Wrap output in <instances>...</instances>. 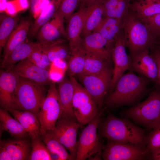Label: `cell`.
Segmentation results:
<instances>
[{"instance_id":"33","label":"cell","mask_w":160,"mask_h":160,"mask_svg":"<svg viewBox=\"0 0 160 160\" xmlns=\"http://www.w3.org/2000/svg\"><path fill=\"white\" fill-rule=\"evenodd\" d=\"M44 143L51 154L56 156L58 160H73L65 147L49 132L41 135Z\"/></svg>"},{"instance_id":"17","label":"cell","mask_w":160,"mask_h":160,"mask_svg":"<svg viewBox=\"0 0 160 160\" xmlns=\"http://www.w3.org/2000/svg\"><path fill=\"white\" fill-rule=\"evenodd\" d=\"M12 67L19 76L28 78L43 85L49 84L51 81L49 71L36 65L28 57L20 60Z\"/></svg>"},{"instance_id":"26","label":"cell","mask_w":160,"mask_h":160,"mask_svg":"<svg viewBox=\"0 0 160 160\" xmlns=\"http://www.w3.org/2000/svg\"><path fill=\"white\" fill-rule=\"evenodd\" d=\"M130 0H109L103 4V16L123 20L130 11Z\"/></svg>"},{"instance_id":"31","label":"cell","mask_w":160,"mask_h":160,"mask_svg":"<svg viewBox=\"0 0 160 160\" xmlns=\"http://www.w3.org/2000/svg\"><path fill=\"white\" fill-rule=\"evenodd\" d=\"M86 51L83 47L70 52L68 64V73L70 77L81 74L84 65Z\"/></svg>"},{"instance_id":"3","label":"cell","mask_w":160,"mask_h":160,"mask_svg":"<svg viewBox=\"0 0 160 160\" xmlns=\"http://www.w3.org/2000/svg\"><path fill=\"white\" fill-rule=\"evenodd\" d=\"M123 21L125 44L130 57L155 47L156 43L147 26L130 10Z\"/></svg>"},{"instance_id":"32","label":"cell","mask_w":160,"mask_h":160,"mask_svg":"<svg viewBox=\"0 0 160 160\" xmlns=\"http://www.w3.org/2000/svg\"><path fill=\"white\" fill-rule=\"evenodd\" d=\"M110 61L86 52L84 70L79 75L98 73L110 65Z\"/></svg>"},{"instance_id":"39","label":"cell","mask_w":160,"mask_h":160,"mask_svg":"<svg viewBox=\"0 0 160 160\" xmlns=\"http://www.w3.org/2000/svg\"><path fill=\"white\" fill-rule=\"evenodd\" d=\"M79 0H60L57 12L68 21L73 14Z\"/></svg>"},{"instance_id":"49","label":"cell","mask_w":160,"mask_h":160,"mask_svg":"<svg viewBox=\"0 0 160 160\" xmlns=\"http://www.w3.org/2000/svg\"><path fill=\"white\" fill-rule=\"evenodd\" d=\"M157 44H158L159 45L158 48L160 49V40L158 42Z\"/></svg>"},{"instance_id":"23","label":"cell","mask_w":160,"mask_h":160,"mask_svg":"<svg viewBox=\"0 0 160 160\" xmlns=\"http://www.w3.org/2000/svg\"><path fill=\"white\" fill-rule=\"evenodd\" d=\"M103 4L95 0L86 6L82 33L84 36L93 31L103 18Z\"/></svg>"},{"instance_id":"28","label":"cell","mask_w":160,"mask_h":160,"mask_svg":"<svg viewBox=\"0 0 160 160\" xmlns=\"http://www.w3.org/2000/svg\"><path fill=\"white\" fill-rule=\"evenodd\" d=\"M5 108L0 109V120L3 129L9 133L11 135L15 137L23 138L28 135L20 123L9 114Z\"/></svg>"},{"instance_id":"25","label":"cell","mask_w":160,"mask_h":160,"mask_svg":"<svg viewBox=\"0 0 160 160\" xmlns=\"http://www.w3.org/2000/svg\"><path fill=\"white\" fill-rule=\"evenodd\" d=\"M60 0H51L31 25L27 37L30 39L35 36L41 28L53 17L58 9Z\"/></svg>"},{"instance_id":"45","label":"cell","mask_w":160,"mask_h":160,"mask_svg":"<svg viewBox=\"0 0 160 160\" xmlns=\"http://www.w3.org/2000/svg\"><path fill=\"white\" fill-rule=\"evenodd\" d=\"M95 0H79L81 2V5L87 6L88 4L93 2Z\"/></svg>"},{"instance_id":"20","label":"cell","mask_w":160,"mask_h":160,"mask_svg":"<svg viewBox=\"0 0 160 160\" xmlns=\"http://www.w3.org/2000/svg\"><path fill=\"white\" fill-rule=\"evenodd\" d=\"M106 39L100 33L93 32L84 36L82 46L86 53L110 60L111 53L106 48Z\"/></svg>"},{"instance_id":"27","label":"cell","mask_w":160,"mask_h":160,"mask_svg":"<svg viewBox=\"0 0 160 160\" xmlns=\"http://www.w3.org/2000/svg\"><path fill=\"white\" fill-rule=\"evenodd\" d=\"M0 146L8 152L12 160H25L29 156V145L25 140H1Z\"/></svg>"},{"instance_id":"16","label":"cell","mask_w":160,"mask_h":160,"mask_svg":"<svg viewBox=\"0 0 160 160\" xmlns=\"http://www.w3.org/2000/svg\"><path fill=\"white\" fill-rule=\"evenodd\" d=\"M63 41L62 40H57L51 43H43L39 41L31 42L25 40L11 52L1 67L6 70L9 69L16 63L28 57L34 51Z\"/></svg>"},{"instance_id":"29","label":"cell","mask_w":160,"mask_h":160,"mask_svg":"<svg viewBox=\"0 0 160 160\" xmlns=\"http://www.w3.org/2000/svg\"><path fill=\"white\" fill-rule=\"evenodd\" d=\"M19 14L12 16L7 14L0 15V49L4 48L7 40L20 19Z\"/></svg>"},{"instance_id":"41","label":"cell","mask_w":160,"mask_h":160,"mask_svg":"<svg viewBox=\"0 0 160 160\" xmlns=\"http://www.w3.org/2000/svg\"><path fill=\"white\" fill-rule=\"evenodd\" d=\"M30 13L36 19L41 13L44 7L49 2L48 0H28Z\"/></svg>"},{"instance_id":"35","label":"cell","mask_w":160,"mask_h":160,"mask_svg":"<svg viewBox=\"0 0 160 160\" xmlns=\"http://www.w3.org/2000/svg\"><path fill=\"white\" fill-rule=\"evenodd\" d=\"M32 150L28 159L31 160H52L51 153L40 137L32 140Z\"/></svg>"},{"instance_id":"34","label":"cell","mask_w":160,"mask_h":160,"mask_svg":"<svg viewBox=\"0 0 160 160\" xmlns=\"http://www.w3.org/2000/svg\"><path fill=\"white\" fill-rule=\"evenodd\" d=\"M145 136V148L151 158L160 153V121Z\"/></svg>"},{"instance_id":"12","label":"cell","mask_w":160,"mask_h":160,"mask_svg":"<svg viewBox=\"0 0 160 160\" xmlns=\"http://www.w3.org/2000/svg\"><path fill=\"white\" fill-rule=\"evenodd\" d=\"M124 33L123 29L117 36L112 49L111 57L114 63L112 79L109 92H111L119 79L129 69L130 57L126 50Z\"/></svg>"},{"instance_id":"5","label":"cell","mask_w":160,"mask_h":160,"mask_svg":"<svg viewBox=\"0 0 160 160\" xmlns=\"http://www.w3.org/2000/svg\"><path fill=\"white\" fill-rule=\"evenodd\" d=\"M124 114L138 124L153 128L160 121V88L155 87L145 100L126 110Z\"/></svg>"},{"instance_id":"15","label":"cell","mask_w":160,"mask_h":160,"mask_svg":"<svg viewBox=\"0 0 160 160\" xmlns=\"http://www.w3.org/2000/svg\"><path fill=\"white\" fill-rule=\"evenodd\" d=\"M86 6L81 5L78 11L73 13L68 20L65 31L70 52L82 47L80 36L83 29Z\"/></svg>"},{"instance_id":"19","label":"cell","mask_w":160,"mask_h":160,"mask_svg":"<svg viewBox=\"0 0 160 160\" xmlns=\"http://www.w3.org/2000/svg\"><path fill=\"white\" fill-rule=\"evenodd\" d=\"M50 21H48L39 30L36 36L38 41L43 43H51L57 40L62 35L66 37L64 29V18L57 12Z\"/></svg>"},{"instance_id":"43","label":"cell","mask_w":160,"mask_h":160,"mask_svg":"<svg viewBox=\"0 0 160 160\" xmlns=\"http://www.w3.org/2000/svg\"><path fill=\"white\" fill-rule=\"evenodd\" d=\"M0 160H12L8 152L3 147L0 146Z\"/></svg>"},{"instance_id":"9","label":"cell","mask_w":160,"mask_h":160,"mask_svg":"<svg viewBox=\"0 0 160 160\" xmlns=\"http://www.w3.org/2000/svg\"><path fill=\"white\" fill-rule=\"evenodd\" d=\"M62 113L58 90L54 83L50 84L38 115L40 135L52 130Z\"/></svg>"},{"instance_id":"47","label":"cell","mask_w":160,"mask_h":160,"mask_svg":"<svg viewBox=\"0 0 160 160\" xmlns=\"http://www.w3.org/2000/svg\"><path fill=\"white\" fill-rule=\"evenodd\" d=\"M151 158L154 160H160V153L152 156Z\"/></svg>"},{"instance_id":"24","label":"cell","mask_w":160,"mask_h":160,"mask_svg":"<svg viewBox=\"0 0 160 160\" xmlns=\"http://www.w3.org/2000/svg\"><path fill=\"white\" fill-rule=\"evenodd\" d=\"M58 92L62 110L61 115L75 117L72 106L74 89L70 79H65L61 81Z\"/></svg>"},{"instance_id":"37","label":"cell","mask_w":160,"mask_h":160,"mask_svg":"<svg viewBox=\"0 0 160 160\" xmlns=\"http://www.w3.org/2000/svg\"><path fill=\"white\" fill-rule=\"evenodd\" d=\"M46 48L34 51L28 57L32 62L36 65L49 71L52 63L50 62L47 54Z\"/></svg>"},{"instance_id":"42","label":"cell","mask_w":160,"mask_h":160,"mask_svg":"<svg viewBox=\"0 0 160 160\" xmlns=\"http://www.w3.org/2000/svg\"><path fill=\"white\" fill-rule=\"evenodd\" d=\"M150 53L155 60L157 63L158 69L157 78L155 83V87L160 88V49L158 47H155L152 49Z\"/></svg>"},{"instance_id":"21","label":"cell","mask_w":160,"mask_h":160,"mask_svg":"<svg viewBox=\"0 0 160 160\" xmlns=\"http://www.w3.org/2000/svg\"><path fill=\"white\" fill-rule=\"evenodd\" d=\"M123 27V20L104 17L93 32L99 33L106 39V48L111 53L116 38Z\"/></svg>"},{"instance_id":"30","label":"cell","mask_w":160,"mask_h":160,"mask_svg":"<svg viewBox=\"0 0 160 160\" xmlns=\"http://www.w3.org/2000/svg\"><path fill=\"white\" fill-rule=\"evenodd\" d=\"M130 10L140 19L160 13V3L135 1L131 4Z\"/></svg>"},{"instance_id":"8","label":"cell","mask_w":160,"mask_h":160,"mask_svg":"<svg viewBox=\"0 0 160 160\" xmlns=\"http://www.w3.org/2000/svg\"><path fill=\"white\" fill-rule=\"evenodd\" d=\"M82 125L75 117L60 115L53 129L49 132L69 151L73 160L76 157V138Z\"/></svg>"},{"instance_id":"44","label":"cell","mask_w":160,"mask_h":160,"mask_svg":"<svg viewBox=\"0 0 160 160\" xmlns=\"http://www.w3.org/2000/svg\"><path fill=\"white\" fill-rule=\"evenodd\" d=\"M7 1L6 0H0V11L4 12L5 8Z\"/></svg>"},{"instance_id":"40","label":"cell","mask_w":160,"mask_h":160,"mask_svg":"<svg viewBox=\"0 0 160 160\" xmlns=\"http://www.w3.org/2000/svg\"><path fill=\"white\" fill-rule=\"evenodd\" d=\"M28 0H11L7 2L4 12L8 15L14 16L29 8Z\"/></svg>"},{"instance_id":"36","label":"cell","mask_w":160,"mask_h":160,"mask_svg":"<svg viewBox=\"0 0 160 160\" xmlns=\"http://www.w3.org/2000/svg\"><path fill=\"white\" fill-rule=\"evenodd\" d=\"M63 42L55 44L46 48L48 56L52 63L57 60H63L68 56V50L62 44Z\"/></svg>"},{"instance_id":"22","label":"cell","mask_w":160,"mask_h":160,"mask_svg":"<svg viewBox=\"0 0 160 160\" xmlns=\"http://www.w3.org/2000/svg\"><path fill=\"white\" fill-rule=\"evenodd\" d=\"M21 124L32 140L40 137L41 126L38 117L28 111L12 109L9 111Z\"/></svg>"},{"instance_id":"6","label":"cell","mask_w":160,"mask_h":160,"mask_svg":"<svg viewBox=\"0 0 160 160\" xmlns=\"http://www.w3.org/2000/svg\"><path fill=\"white\" fill-rule=\"evenodd\" d=\"M70 79L74 89L72 106L75 117L82 125L87 124L99 112L97 104L73 76L70 77Z\"/></svg>"},{"instance_id":"7","label":"cell","mask_w":160,"mask_h":160,"mask_svg":"<svg viewBox=\"0 0 160 160\" xmlns=\"http://www.w3.org/2000/svg\"><path fill=\"white\" fill-rule=\"evenodd\" d=\"M105 108L87 124L81 133L77 142V153L76 160H85L92 155L100 152L103 147L99 141L97 129L100 116Z\"/></svg>"},{"instance_id":"13","label":"cell","mask_w":160,"mask_h":160,"mask_svg":"<svg viewBox=\"0 0 160 160\" xmlns=\"http://www.w3.org/2000/svg\"><path fill=\"white\" fill-rule=\"evenodd\" d=\"M19 76L12 67L0 71V104L2 108L15 109L14 95Z\"/></svg>"},{"instance_id":"48","label":"cell","mask_w":160,"mask_h":160,"mask_svg":"<svg viewBox=\"0 0 160 160\" xmlns=\"http://www.w3.org/2000/svg\"><path fill=\"white\" fill-rule=\"evenodd\" d=\"M99 0V1H100L102 2V3H103L104 2H105L108 1L109 0Z\"/></svg>"},{"instance_id":"11","label":"cell","mask_w":160,"mask_h":160,"mask_svg":"<svg viewBox=\"0 0 160 160\" xmlns=\"http://www.w3.org/2000/svg\"><path fill=\"white\" fill-rule=\"evenodd\" d=\"M102 156L105 160H138L149 154L145 148L127 143L108 139Z\"/></svg>"},{"instance_id":"38","label":"cell","mask_w":160,"mask_h":160,"mask_svg":"<svg viewBox=\"0 0 160 160\" xmlns=\"http://www.w3.org/2000/svg\"><path fill=\"white\" fill-rule=\"evenodd\" d=\"M140 20L147 26L157 44L160 40V13Z\"/></svg>"},{"instance_id":"18","label":"cell","mask_w":160,"mask_h":160,"mask_svg":"<svg viewBox=\"0 0 160 160\" xmlns=\"http://www.w3.org/2000/svg\"><path fill=\"white\" fill-rule=\"evenodd\" d=\"M32 23L31 17H26L21 18L4 47L1 66L4 64L11 52L26 40Z\"/></svg>"},{"instance_id":"4","label":"cell","mask_w":160,"mask_h":160,"mask_svg":"<svg viewBox=\"0 0 160 160\" xmlns=\"http://www.w3.org/2000/svg\"><path fill=\"white\" fill-rule=\"evenodd\" d=\"M46 92L42 84L19 76L14 95L15 109L30 111L38 117Z\"/></svg>"},{"instance_id":"10","label":"cell","mask_w":160,"mask_h":160,"mask_svg":"<svg viewBox=\"0 0 160 160\" xmlns=\"http://www.w3.org/2000/svg\"><path fill=\"white\" fill-rule=\"evenodd\" d=\"M113 69L109 65L100 72L96 74L77 75L84 87L95 101L98 108L110 91Z\"/></svg>"},{"instance_id":"14","label":"cell","mask_w":160,"mask_h":160,"mask_svg":"<svg viewBox=\"0 0 160 160\" xmlns=\"http://www.w3.org/2000/svg\"><path fill=\"white\" fill-rule=\"evenodd\" d=\"M149 51L146 49L133 57H129V70L137 73L155 83L157 78V65Z\"/></svg>"},{"instance_id":"46","label":"cell","mask_w":160,"mask_h":160,"mask_svg":"<svg viewBox=\"0 0 160 160\" xmlns=\"http://www.w3.org/2000/svg\"><path fill=\"white\" fill-rule=\"evenodd\" d=\"M135 1L145 2L160 3V0H135Z\"/></svg>"},{"instance_id":"2","label":"cell","mask_w":160,"mask_h":160,"mask_svg":"<svg viewBox=\"0 0 160 160\" xmlns=\"http://www.w3.org/2000/svg\"><path fill=\"white\" fill-rule=\"evenodd\" d=\"M101 136L108 139L145 148V131L127 119L109 114L100 127Z\"/></svg>"},{"instance_id":"1","label":"cell","mask_w":160,"mask_h":160,"mask_svg":"<svg viewBox=\"0 0 160 160\" xmlns=\"http://www.w3.org/2000/svg\"><path fill=\"white\" fill-rule=\"evenodd\" d=\"M149 81L148 79L138 76L131 71L124 74L107 97L106 104L113 107L134 103L147 92Z\"/></svg>"}]
</instances>
